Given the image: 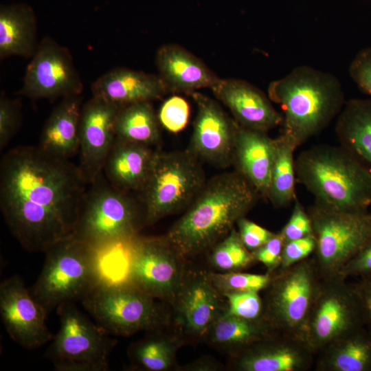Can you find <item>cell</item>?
<instances>
[{
	"label": "cell",
	"mask_w": 371,
	"mask_h": 371,
	"mask_svg": "<svg viewBox=\"0 0 371 371\" xmlns=\"http://www.w3.org/2000/svg\"><path fill=\"white\" fill-rule=\"evenodd\" d=\"M88 186L69 159L17 146L1 161V211L25 249L45 253L74 236Z\"/></svg>",
	"instance_id": "cell-1"
},
{
	"label": "cell",
	"mask_w": 371,
	"mask_h": 371,
	"mask_svg": "<svg viewBox=\"0 0 371 371\" xmlns=\"http://www.w3.org/2000/svg\"><path fill=\"white\" fill-rule=\"evenodd\" d=\"M259 193L238 172L209 180L165 235L184 258L210 250L255 205Z\"/></svg>",
	"instance_id": "cell-2"
},
{
	"label": "cell",
	"mask_w": 371,
	"mask_h": 371,
	"mask_svg": "<svg viewBox=\"0 0 371 371\" xmlns=\"http://www.w3.org/2000/svg\"><path fill=\"white\" fill-rule=\"evenodd\" d=\"M268 95L282 111L281 134L297 147L324 129L345 104L339 80L307 65L297 67L272 81Z\"/></svg>",
	"instance_id": "cell-3"
},
{
	"label": "cell",
	"mask_w": 371,
	"mask_h": 371,
	"mask_svg": "<svg viewBox=\"0 0 371 371\" xmlns=\"http://www.w3.org/2000/svg\"><path fill=\"white\" fill-rule=\"evenodd\" d=\"M296 180L316 201L346 210L371 206V170L346 148L322 144L300 152L295 159Z\"/></svg>",
	"instance_id": "cell-4"
},
{
	"label": "cell",
	"mask_w": 371,
	"mask_h": 371,
	"mask_svg": "<svg viewBox=\"0 0 371 371\" xmlns=\"http://www.w3.org/2000/svg\"><path fill=\"white\" fill-rule=\"evenodd\" d=\"M42 270L30 289L48 315L60 306L82 301L102 280V254L74 236L48 249Z\"/></svg>",
	"instance_id": "cell-5"
},
{
	"label": "cell",
	"mask_w": 371,
	"mask_h": 371,
	"mask_svg": "<svg viewBox=\"0 0 371 371\" xmlns=\"http://www.w3.org/2000/svg\"><path fill=\"white\" fill-rule=\"evenodd\" d=\"M145 225L143 207L102 172L87 188L73 236L104 255L128 243Z\"/></svg>",
	"instance_id": "cell-6"
},
{
	"label": "cell",
	"mask_w": 371,
	"mask_h": 371,
	"mask_svg": "<svg viewBox=\"0 0 371 371\" xmlns=\"http://www.w3.org/2000/svg\"><path fill=\"white\" fill-rule=\"evenodd\" d=\"M207 180L201 161L186 150H155L142 190L146 225L185 210Z\"/></svg>",
	"instance_id": "cell-7"
},
{
	"label": "cell",
	"mask_w": 371,
	"mask_h": 371,
	"mask_svg": "<svg viewBox=\"0 0 371 371\" xmlns=\"http://www.w3.org/2000/svg\"><path fill=\"white\" fill-rule=\"evenodd\" d=\"M81 302L97 324L110 335L130 336L158 330L167 319L155 298L125 280L102 279Z\"/></svg>",
	"instance_id": "cell-8"
},
{
	"label": "cell",
	"mask_w": 371,
	"mask_h": 371,
	"mask_svg": "<svg viewBox=\"0 0 371 371\" xmlns=\"http://www.w3.org/2000/svg\"><path fill=\"white\" fill-rule=\"evenodd\" d=\"M307 212L316 240L311 257L320 276L339 275L371 238V211L341 210L315 201Z\"/></svg>",
	"instance_id": "cell-9"
},
{
	"label": "cell",
	"mask_w": 371,
	"mask_h": 371,
	"mask_svg": "<svg viewBox=\"0 0 371 371\" xmlns=\"http://www.w3.org/2000/svg\"><path fill=\"white\" fill-rule=\"evenodd\" d=\"M271 273L262 317L274 331L302 340L322 277L311 256Z\"/></svg>",
	"instance_id": "cell-10"
},
{
	"label": "cell",
	"mask_w": 371,
	"mask_h": 371,
	"mask_svg": "<svg viewBox=\"0 0 371 371\" xmlns=\"http://www.w3.org/2000/svg\"><path fill=\"white\" fill-rule=\"evenodd\" d=\"M60 327L45 357L57 371H106L116 344L102 328L81 312L74 302L57 308Z\"/></svg>",
	"instance_id": "cell-11"
},
{
	"label": "cell",
	"mask_w": 371,
	"mask_h": 371,
	"mask_svg": "<svg viewBox=\"0 0 371 371\" xmlns=\"http://www.w3.org/2000/svg\"><path fill=\"white\" fill-rule=\"evenodd\" d=\"M126 246L125 280L173 304L186 273L185 258L165 236H137Z\"/></svg>",
	"instance_id": "cell-12"
},
{
	"label": "cell",
	"mask_w": 371,
	"mask_h": 371,
	"mask_svg": "<svg viewBox=\"0 0 371 371\" xmlns=\"http://www.w3.org/2000/svg\"><path fill=\"white\" fill-rule=\"evenodd\" d=\"M364 326L352 283L340 275L322 278L302 340L315 355L345 335Z\"/></svg>",
	"instance_id": "cell-13"
},
{
	"label": "cell",
	"mask_w": 371,
	"mask_h": 371,
	"mask_svg": "<svg viewBox=\"0 0 371 371\" xmlns=\"http://www.w3.org/2000/svg\"><path fill=\"white\" fill-rule=\"evenodd\" d=\"M83 84L69 49L44 37L27 65L18 92L32 99L50 101L80 95Z\"/></svg>",
	"instance_id": "cell-14"
},
{
	"label": "cell",
	"mask_w": 371,
	"mask_h": 371,
	"mask_svg": "<svg viewBox=\"0 0 371 371\" xmlns=\"http://www.w3.org/2000/svg\"><path fill=\"white\" fill-rule=\"evenodd\" d=\"M196 106V115L188 150L200 161L225 168L233 164L238 124L214 100L198 91L189 94Z\"/></svg>",
	"instance_id": "cell-15"
},
{
	"label": "cell",
	"mask_w": 371,
	"mask_h": 371,
	"mask_svg": "<svg viewBox=\"0 0 371 371\" xmlns=\"http://www.w3.org/2000/svg\"><path fill=\"white\" fill-rule=\"evenodd\" d=\"M0 315L10 337L25 348H40L54 337L45 322V311L18 276L0 284Z\"/></svg>",
	"instance_id": "cell-16"
},
{
	"label": "cell",
	"mask_w": 371,
	"mask_h": 371,
	"mask_svg": "<svg viewBox=\"0 0 371 371\" xmlns=\"http://www.w3.org/2000/svg\"><path fill=\"white\" fill-rule=\"evenodd\" d=\"M121 106L93 96L82 104L78 167L89 185L102 172L116 137L115 120Z\"/></svg>",
	"instance_id": "cell-17"
},
{
	"label": "cell",
	"mask_w": 371,
	"mask_h": 371,
	"mask_svg": "<svg viewBox=\"0 0 371 371\" xmlns=\"http://www.w3.org/2000/svg\"><path fill=\"white\" fill-rule=\"evenodd\" d=\"M222 297L207 273L186 271L172 304L183 333L193 338L206 337L212 325L227 310Z\"/></svg>",
	"instance_id": "cell-18"
},
{
	"label": "cell",
	"mask_w": 371,
	"mask_h": 371,
	"mask_svg": "<svg viewBox=\"0 0 371 371\" xmlns=\"http://www.w3.org/2000/svg\"><path fill=\"white\" fill-rule=\"evenodd\" d=\"M315 356L302 339L276 333L236 352L233 364L240 371H306Z\"/></svg>",
	"instance_id": "cell-19"
},
{
	"label": "cell",
	"mask_w": 371,
	"mask_h": 371,
	"mask_svg": "<svg viewBox=\"0 0 371 371\" xmlns=\"http://www.w3.org/2000/svg\"><path fill=\"white\" fill-rule=\"evenodd\" d=\"M212 91L240 126L268 132L282 124L283 116L269 98L245 80L221 78Z\"/></svg>",
	"instance_id": "cell-20"
},
{
	"label": "cell",
	"mask_w": 371,
	"mask_h": 371,
	"mask_svg": "<svg viewBox=\"0 0 371 371\" xmlns=\"http://www.w3.org/2000/svg\"><path fill=\"white\" fill-rule=\"evenodd\" d=\"M155 61L169 92L189 95L203 88L212 89L221 79L202 60L175 43L161 45Z\"/></svg>",
	"instance_id": "cell-21"
},
{
	"label": "cell",
	"mask_w": 371,
	"mask_h": 371,
	"mask_svg": "<svg viewBox=\"0 0 371 371\" xmlns=\"http://www.w3.org/2000/svg\"><path fill=\"white\" fill-rule=\"evenodd\" d=\"M92 95L121 106L161 98L168 91L159 76L126 67L114 68L91 85Z\"/></svg>",
	"instance_id": "cell-22"
},
{
	"label": "cell",
	"mask_w": 371,
	"mask_h": 371,
	"mask_svg": "<svg viewBox=\"0 0 371 371\" xmlns=\"http://www.w3.org/2000/svg\"><path fill=\"white\" fill-rule=\"evenodd\" d=\"M276 148L275 139L267 132L238 124L233 154V164L260 196H267Z\"/></svg>",
	"instance_id": "cell-23"
},
{
	"label": "cell",
	"mask_w": 371,
	"mask_h": 371,
	"mask_svg": "<svg viewBox=\"0 0 371 371\" xmlns=\"http://www.w3.org/2000/svg\"><path fill=\"white\" fill-rule=\"evenodd\" d=\"M82 101L81 95L66 97L54 108L41 134V151L63 159L78 152Z\"/></svg>",
	"instance_id": "cell-24"
},
{
	"label": "cell",
	"mask_w": 371,
	"mask_h": 371,
	"mask_svg": "<svg viewBox=\"0 0 371 371\" xmlns=\"http://www.w3.org/2000/svg\"><path fill=\"white\" fill-rule=\"evenodd\" d=\"M155 151L150 146L115 137L102 172L115 188L139 192L150 172Z\"/></svg>",
	"instance_id": "cell-25"
},
{
	"label": "cell",
	"mask_w": 371,
	"mask_h": 371,
	"mask_svg": "<svg viewBox=\"0 0 371 371\" xmlns=\"http://www.w3.org/2000/svg\"><path fill=\"white\" fill-rule=\"evenodd\" d=\"M37 20L25 3L0 6V58L16 56L31 58L38 46Z\"/></svg>",
	"instance_id": "cell-26"
},
{
	"label": "cell",
	"mask_w": 371,
	"mask_h": 371,
	"mask_svg": "<svg viewBox=\"0 0 371 371\" xmlns=\"http://www.w3.org/2000/svg\"><path fill=\"white\" fill-rule=\"evenodd\" d=\"M316 355L317 371H371V332L362 326L332 342Z\"/></svg>",
	"instance_id": "cell-27"
},
{
	"label": "cell",
	"mask_w": 371,
	"mask_h": 371,
	"mask_svg": "<svg viewBox=\"0 0 371 371\" xmlns=\"http://www.w3.org/2000/svg\"><path fill=\"white\" fill-rule=\"evenodd\" d=\"M335 132L340 145L371 170V98L345 102Z\"/></svg>",
	"instance_id": "cell-28"
},
{
	"label": "cell",
	"mask_w": 371,
	"mask_h": 371,
	"mask_svg": "<svg viewBox=\"0 0 371 371\" xmlns=\"http://www.w3.org/2000/svg\"><path fill=\"white\" fill-rule=\"evenodd\" d=\"M276 333L263 318L249 320L225 313L212 325L206 337L212 344L236 353Z\"/></svg>",
	"instance_id": "cell-29"
},
{
	"label": "cell",
	"mask_w": 371,
	"mask_h": 371,
	"mask_svg": "<svg viewBox=\"0 0 371 371\" xmlns=\"http://www.w3.org/2000/svg\"><path fill=\"white\" fill-rule=\"evenodd\" d=\"M159 124L151 102L124 105L115 120L116 137L151 147L160 141Z\"/></svg>",
	"instance_id": "cell-30"
},
{
	"label": "cell",
	"mask_w": 371,
	"mask_h": 371,
	"mask_svg": "<svg viewBox=\"0 0 371 371\" xmlns=\"http://www.w3.org/2000/svg\"><path fill=\"white\" fill-rule=\"evenodd\" d=\"M276 148L266 197L276 207H284L296 199L294 151L297 146L283 135L275 139Z\"/></svg>",
	"instance_id": "cell-31"
},
{
	"label": "cell",
	"mask_w": 371,
	"mask_h": 371,
	"mask_svg": "<svg viewBox=\"0 0 371 371\" xmlns=\"http://www.w3.org/2000/svg\"><path fill=\"white\" fill-rule=\"evenodd\" d=\"M181 340L176 336L151 334L133 343L128 348V358L134 369L164 371L175 363Z\"/></svg>",
	"instance_id": "cell-32"
},
{
	"label": "cell",
	"mask_w": 371,
	"mask_h": 371,
	"mask_svg": "<svg viewBox=\"0 0 371 371\" xmlns=\"http://www.w3.org/2000/svg\"><path fill=\"white\" fill-rule=\"evenodd\" d=\"M210 250V262L219 272L240 271L256 260L234 227Z\"/></svg>",
	"instance_id": "cell-33"
},
{
	"label": "cell",
	"mask_w": 371,
	"mask_h": 371,
	"mask_svg": "<svg viewBox=\"0 0 371 371\" xmlns=\"http://www.w3.org/2000/svg\"><path fill=\"white\" fill-rule=\"evenodd\" d=\"M214 288L224 296L227 293L241 292H260L269 285L272 275L254 274L241 271L207 273Z\"/></svg>",
	"instance_id": "cell-34"
},
{
	"label": "cell",
	"mask_w": 371,
	"mask_h": 371,
	"mask_svg": "<svg viewBox=\"0 0 371 371\" xmlns=\"http://www.w3.org/2000/svg\"><path fill=\"white\" fill-rule=\"evenodd\" d=\"M224 297L227 299L226 314L249 320L263 318V300L259 292L227 293Z\"/></svg>",
	"instance_id": "cell-35"
},
{
	"label": "cell",
	"mask_w": 371,
	"mask_h": 371,
	"mask_svg": "<svg viewBox=\"0 0 371 371\" xmlns=\"http://www.w3.org/2000/svg\"><path fill=\"white\" fill-rule=\"evenodd\" d=\"M160 124L171 133H178L187 125L190 106L182 97L173 95L161 105L157 115Z\"/></svg>",
	"instance_id": "cell-36"
},
{
	"label": "cell",
	"mask_w": 371,
	"mask_h": 371,
	"mask_svg": "<svg viewBox=\"0 0 371 371\" xmlns=\"http://www.w3.org/2000/svg\"><path fill=\"white\" fill-rule=\"evenodd\" d=\"M21 121L20 101L4 93L0 96V148L3 149L17 131Z\"/></svg>",
	"instance_id": "cell-37"
},
{
	"label": "cell",
	"mask_w": 371,
	"mask_h": 371,
	"mask_svg": "<svg viewBox=\"0 0 371 371\" xmlns=\"http://www.w3.org/2000/svg\"><path fill=\"white\" fill-rule=\"evenodd\" d=\"M315 248L316 240L313 234L284 243L277 269H286L309 258Z\"/></svg>",
	"instance_id": "cell-38"
},
{
	"label": "cell",
	"mask_w": 371,
	"mask_h": 371,
	"mask_svg": "<svg viewBox=\"0 0 371 371\" xmlns=\"http://www.w3.org/2000/svg\"><path fill=\"white\" fill-rule=\"evenodd\" d=\"M280 232L284 243L313 234L309 215L298 200H295L291 216Z\"/></svg>",
	"instance_id": "cell-39"
},
{
	"label": "cell",
	"mask_w": 371,
	"mask_h": 371,
	"mask_svg": "<svg viewBox=\"0 0 371 371\" xmlns=\"http://www.w3.org/2000/svg\"><path fill=\"white\" fill-rule=\"evenodd\" d=\"M349 73L360 91L371 97V47L357 54L350 65Z\"/></svg>",
	"instance_id": "cell-40"
},
{
	"label": "cell",
	"mask_w": 371,
	"mask_h": 371,
	"mask_svg": "<svg viewBox=\"0 0 371 371\" xmlns=\"http://www.w3.org/2000/svg\"><path fill=\"white\" fill-rule=\"evenodd\" d=\"M236 225L242 242L251 252L266 243L276 234L248 220L245 216L240 218Z\"/></svg>",
	"instance_id": "cell-41"
},
{
	"label": "cell",
	"mask_w": 371,
	"mask_h": 371,
	"mask_svg": "<svg viewBox=\"0 0 371 371\" xmlns=\"http://www.w3.org/2000/svg\"><path fill=\"white\" fill-rule=\"evenodd\" d=\"M284 245V238L279 232L252 254L256 260L267 267L269 273H273L278 267Z\"/></svg>",
	"instance_id": "cell-42"
},
{
	"label": "cell",
	"mask_w": 371,
	"mask_h": 371,
	"mask_svg": "<svg viewBox=\"0 0 371 371\" xmlns=\"http://www.w3.org/2000/svg\"><path fill=\"white\" fill-rule=\"evenodd\" d=\"M339 275L348 279L371 275V238L341 269Z\"/></svg>",
	"instance_id": "cell-43"
},
{
	"label": "cell",
	"mask_w": 371,
	"mask_h": 371,
	"mask_svg": "<svg viewBox=\"0 0 371 371\" xmlns=\"http://www.w3.org/2000/svg\"><path fill=\"white\" fill-rule=\"evenodd\" d=\"M352 285L360 304L364 326L371 332V275L358 278Z\"/></svg>",
	"instance_id": "cell-44"
},
{
	"label": "cell",
	"mask_w": 371,
	"mask_h": 371,
	"mask_svg": "<svg viewBox=\"0 0 371 371\" xmlns=\"http://www.w3.org/2000/svg\"><path fill=\"white\" fill-rule=\"evenodd\" d=\"M370 211H371V206H370Z\"/></svg>",
	"instance_id": "cell-45"
}]
</instances>
